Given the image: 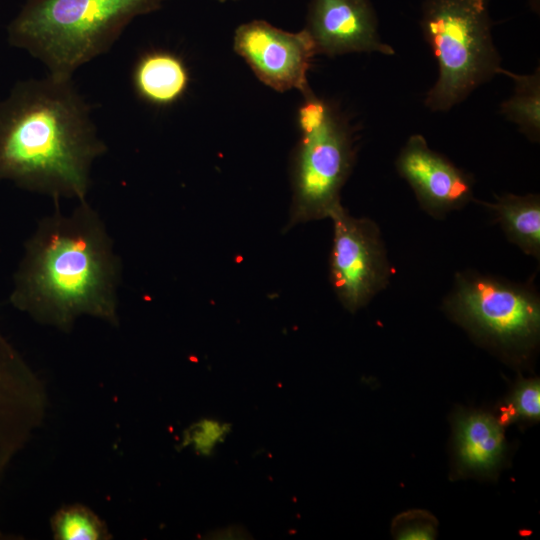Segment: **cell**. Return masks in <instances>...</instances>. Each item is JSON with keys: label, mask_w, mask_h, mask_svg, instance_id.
Segmentation results:
<instances>
[{"label": "cell", "mask_w": 540, "mask_h": 540, "mask_svg": "<svg viewBox=\"0 0 540 540\" xmlns=\"http://www.w3.org/2000/svg\"><path fill=\"white\" fill-rule=\"evenodd\" d=\"M55 203L24 244L10 303L65 332L82 316L118 325L122 262L104 220L87 199L69 213Z\"/></svg>", "instance_id": "6da1fadb"}, {"label": "cell", "mask_w": 540, "mask_h": 540, "mask_svg": "<svg viewBox=\"0 0 540 540\" xmlns=\"http://www.w3.org/2000/svg\"><path fill=\"white\" fill-rule=\"evenodd\" d=\"M106 152L72 78L20 81L0 99V182L57 202L83 201L92 166Z\"/></svg>", "instance_id": "7a4b0ae2"}, {"label": "cell", "mask_w": 540, "mask_h": 540, "mask_svg": "<svg viewBox=\"0 0 540 540\" xmlns=\"http://www.w3.org/2000/svg\"><path fill=\"white\" fill-rule=\"evenodd\" d=\"M163 0H25L7 27L11 46L45 65L48 74L72 78L106 53L137 17Z\"/></svg>", "instance_id": "3957f363"}, {"label": "cell", "mask_w": 540, "mask_h": 540, "mask_svg": "<svg viewBox=\"0 0 540 540\" xmlns=\"http://www.w3.org/2000/svg\"><path fill=\"white\" fill-rule=\"evenodd\" d=\"M420 26L438 65L424 104L449 111L502 70L489 0H424Z\"/></svg>", "instance_id": "277c9868"}, {"label": "cell", "mask_w": 540, "mask_h": 540, "mask_svg": "<svg viewBox=\"0 0 540 540\" xmlns=\"http://www.w3.org/2000/svg\"><path fill=\"white\" fill-rule=\"evenodd\" d=\"M303 97L297 112L300 139L292 160L289 227L329 218L341 204L340 193L355 161L345 117L312 91Z\"/></svg>", "instance_id": "5b68a950"}, {"label": "cell", "mask_w": 540, "mask_h": 540, "mask_svg": "<svg viewBox=\"0 0 540 540\" xmlns=\"http://www.w3.org/2000/svg\"><path fill=\"white\" fill-rule=\"evenodd\" d=\"M442 308L471 336L501 351L522 354L538 342L540 297L531 283L460 271Z\"/></svg>", "instance_id": "8992f818"}, {"label": "cell", "mask_w": 540, "mask_h": 540, "mask_svg": "<svg viewBox=\"0 0 540 540\" xmlns=\"http://www.w3.org/2000/svg\"><path fill=\"white\" fill-rule=\"evenodd\" d=\"M329 219L333 225L329 280L341 305L355 313L388 286L392 267L375 221L352 216L342 204Z\"/></svg>", "instance_id": "52a82bcc"}, {"label": "cell", "mask_w": 540, "mask_h": 540, "mask_svg": "<svg viewBox=\"0 0 540 540\" xmlns=\"http://www.w3.org/2000/svg\"><path fill=\"white\" fill-rule=\"evenodd\" d=\"M233 48L268 87L279 92L296 89L303 95L312 91L307 74L316 51L305 29L293 33L252 20L236 28Z\"/></svg>", "instance_id": "ba28073f"}, {"label": "cell", "mask_w": 540, "mask_h": 540, "mask_svg": "<svg viewBox=\"0 0 540 540\" xmlns=\"http://www.w3.org/2000/svg\"><path fill=\"white\" fill-rule=\"evenodd\" d=\"M395 167L414 192L422 210L436 219L474 200L472 175L430 148L421 134L407 139Z\"/></svg>", "instance_id": "9c48e42d"}, {"label": "cell", "mask_w": 540, "mask_h": 540, "mask_svg": "<svg viewBox=\"0 0 540 540\" xmlns=\"http://www.w3.org/2000/svg\"><path fill=\"white\" fill-rule=\"evenodd\" d=\"M43 387L0 331V480L42 420Z\"/></svg>", "instance_id": "30bf717a"}, {"label": "cell", "mask_w": 540, "mask_h": 540, "mask_svg": "<svg viewBox=\"0 0 540 540\" xmlns=\"http://www.w3.org/2000/svg\"><path fill=\"white\" fill-rule=\"evenodd\" d=\"M304 29L316 54L395 53L380 38L370 0H311Z\"/></svg>", "instance_id": "8fae6325"}, {"label": "cell", "mask_w": 540, "mask_h": 540, "mask_svg": "<svg viewBox=\"0 0 540 540\" xmlns=\"http://www.w3.org/2000/svg\"><path fill=\"white\" fill-rule=\"evenodd\" d=\"M455 455L460 472L489 475L501 465L505 435L501 423L492 415L463 412L455 420Z\"/></svg>", "instance_id": "7c38bea8"}, {"label": "cell", "mask_w": 540, "mask_h": 540, "mask_svg": "<svg viewBox=\"0 0 540 540\" xmlns=\"http://www.w3.org/2000/svg\"><path fill=\"white\" fill-rule=\"evenodd\" d=\"M189 84L184 62L167 51H153L143 55L133 71V85L146 102L167 106L179 100Z\"/></svg>", "instance_id": "4fadbf2b"}, {"label": "cell", "mask_w": 540, "mask_h": 540, "mask_svg": "<svg viewBox=\"0 0 540 540\" xmlns=\"http://www.w3.org/2000/svg\"><path fill=\"white\" fill-rule=\"evenodd\" d=\"M487 208L509 242L525 255L540 259V196L506 193L493 202L477 201Z\"/></svg>", "instance_id": "5bb4252c"}, {"label": "cell", "mask_w": 540, "mask_h": 540, "mask_svg": "<svg viewBox=\"0 0 540 540\" xmlns=\"http://www.w3.org/2000/svg\"><path fill=\"white\" fill-rule=\"evenodd\" d=\"M514 82L513 93L502 102L500 112L509 122L515 124L521 134L530 142L540 141V68L532 73L517 74L502 68Z\"/></svg>", "instance_id": "9a60e30c"}, {"label": "cell", "mask_w": 540, "mask_h": 540, "mask_svg": "<svg viewBox=\"0 0 540 540\" xmlns=\"http://www.w3.org/2000/svg\"><path fill=\"white\" fill-rule=\"evenodd\" d=\"M54 537L60 540L106 539L103 522L88 508L81 505L67 506L52 518Z\"/></svg>", "instance_id": "2e32d148"}, {"label": "cell", "mask_w": 540, "mask_h": 540, "mask_svg": "<svg viewBox=\"0 0 540 540\" xmlns=\"http://www.w3.org/2000/svg\"><path fill=\"white\" fill-rule=\"evenodd\" d=\"M231 432V424L215 418H203L183 433L181 447H191L198 455L212 456Z\"/></svg>", "instance_id": "e0dca14e"}, {"label": "cell", "mask_w": 540, "mask_h": 540, "mask_svg": "<svg viewBox=\"0 0 540 540\" xmlns=\"http://www.w3.org/2000/svg\"><path fill=\"white\" fill-rule=\"evenodd\" d=\"M509 420L538 421L540 418V383L538 379L521 380L509 399Z\"/></svg>", "instance_id": "ac0fdd59"}, {"label": "cell", "mask_w": 540, "mask_h": 540, "mask_svg": "<svg viewBox=\"0 0 540 540\" xmlns=\"http://www.w3.org/2000/svg\"><path fill=\"white\" fill-rule=\"evenodd\" d=\"M435 519L423 511H409L399 515L393 523V532L401 540H428L435 538Z\"/></svg>", "instance_id": "d6986e66"}, {"label": "cell", "mask_w": 540, "mask_h": 540, "mask_svg": "<svg viewBox=\"0 0 540 540\" xmlns=\"http://www.w3.org/2000/svg\"><path fill=\"white\" fill-rule=\"evenodd\" d=\"M530 8L535 12L539 13L540 11V0H527Z\"/></svg>", "instance_id": "ffe728a7"}, {"label": "cell", "mask_w": 540, "mask_h": 540, "mask_svg": "<svg viewBox=\"0 0 540 540\" xmlns=\"http://www.w3.org/2000/svg\"><path fill=\"white\" fill-rule=\"evenodd\" d=\"M219 2H226V1H236V0H217Z\"/></svg>", "instance_id": "44dd1931"}]
</instances>
